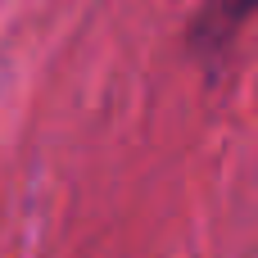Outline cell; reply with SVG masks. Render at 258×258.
I'll return each instance as SVG.
<instances>
[{
  "label": "cell",
  "mask_w": 258,
  "mask_h": 258,
  "mask_svg": "<svg viewBox=\"0 0 258 258\" xmlns=\"http://www.w3.org/2000/svg\"><path fill=\"white\" fill-rule=\"evenodd\" d=\"M254 9H258V0H209V5L190 18L186 36H190V45H200V50H222V45L236 41V32L245 27V18H249Z\"/></svg>",
  "instance_id": "1"
}]
</instances>
